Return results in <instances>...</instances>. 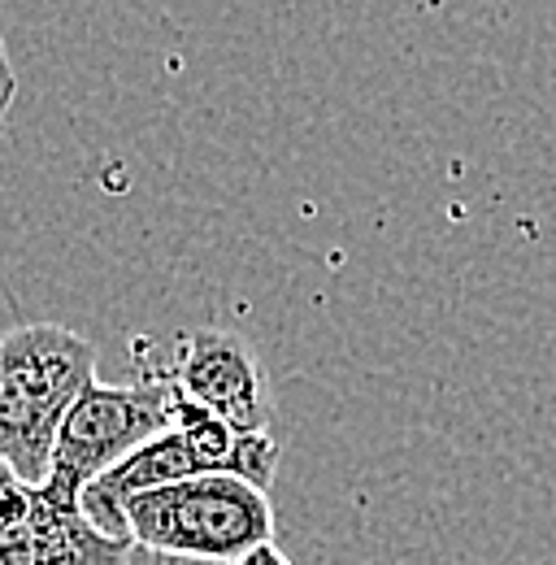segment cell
<instances>
[{
	"label": "cell",
	"instance_id": "cell-1",
	"mask_svg": "<svg viewBox=\"0 0 556 565\" xmlns=\"http://www.w3.org/2000/svg\"><path fill=\"white\" fill-rule=\"evenodd\" d=\"M96 383V344L62 322H22L0 335V466L44 488L57 435Z\"/></svg>",
	"mask_w": 556,
	"mask_h": 565
},
{
	"label": "cell",
	"instance_id": "cell-2",
	"mask_svg": "<svg viewBox=\"0 0 556 565\" xmlns=\"http://www.w3.org/2000/svg\"><path fill=\"white\" fill-rule=\"evenodd\" d=\"M127 535L136 548L209 565H239L275 544V504L248 479L205 475L174 488L143 492L127 504Z\"/></svg>",
	"mask_w": 556,
	"mask_h": 565
},
{
	"label": "cell",
	"instance_id": "cell-3",
	"mask_svg": "<svg viewBox=\"0 0 556 565\" xmlns=\"http://www.w3.org/2000/svg\"><path fill=\"white\" fill-rule=\"evenodd\" d=\"M170 426H174L170 370H148L131 387L92 383L57 435L49 483L83 495L96 479H105L127 457H136L143 444L161 439Z\"/></svg>",
	"mask_w": 556,
	"mask_h": 565
},
{
	"label": "cell",
	"instance_id": "cell-4",
	"mask_svg": "<svg viewBox=\"0 0 556 565\" xmlns=\"http://www.w3.org/2000/svg\"><path fill=\"white\" fill-rule=\"evenodd\" d=\"M131 553V540H114L87 518L78 492L31 488L0 466V565H122Z\"/></svg>",
	"mask_w": 556,
	"mask_h": 565
},
{
	"label": "cell",
	"instance_id": "cell-5",
	"mask_svg": "<svg viewBox=\"0 0 556 565\" xmlns=\"http://www.w3.org/2000/svg\"><path fill=\"white\" fill-rule=\"evenodd\" d=\"M174 392L244 435H270L275 401L253 344L235 331H192L170 370Z\"/></svg>",
	"mask_w": 556,
	"mask_h": 565
},
{
	"label": "cell",
	"instance_id": "cell-6",
	"mask_svg": "<svg viewBox=\"0 0 556 565\" xmlns=\"http://www.w3.org/2000/svg\"><path fill=\"white\" fill-rule=\"evenodd\" d=\"M13 92H18V74L9 66V49H4V35H0V136H4V122H9Z\"/></svg>",
	"mask_w": 556,
	"mask_h": 565
},
{
	"label": "cell",
	"instance_id": "cell-7",
	"mask_svg": "<svg viewBox=\"0 0 556 565\" xmlns=\"http://www.w3.org/2000/svg\"><path fill=\"white\" fill-rule=\"evenodd\" d=\"M122 565H209V562H188V557H165V553H148V548H136Z\"/></svg>",
	"mask_w": 556,
	"mask_h": 565
},
{
	"label": "cell",
	"instance_id": "cell-8",
	"mask_svg": "<svg viewBox=\"0 0 556 565\" xmlns=\"http://www.w3.org/2000/svg\"><path fill=\"white\" fill-rule=\"evenodd\" d=\"M239 565H291L287 562V553L278 548V544H266V548H257V553H248Z\"/></svg>",
	"mask_w": 556,
	"mask_h": 565
}]
</instances>
